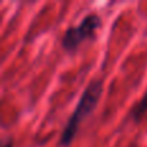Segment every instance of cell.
I'll use <instances>...</instances> for the list:
<instances>
[{
  "label": "cell",
  "instance_id": "2",
  "mask_svg": "<svg viewBox=\"0 0 147 147\" xmlns=\"http://www.w3.org/2000/svg\"><path fill=\"white\" fill-rule=\"evenodd\" d=\"M101 26V18L97 14H88L78 26L66 30L62 38V45L66 51H75L83 41L92 39Z\"/></svg>",
  "mask_w": 147,
  "mask_h": 147
},
{
  "label": "cell",
  "instance_id": "1",
  "mask_svg": "<svg viewBox=\"0 0 147 147\" xmlns=\"http://www.w3.org/2000/svg\"><path fill=\"white\" fill-rule=\"evenodd\" d=\"M101 94H102V83L99 80L92 81L85 88V90L83 92L80 99H79L78 105H76L75 110H74L72 115L70 116L69 121H67L66 127H65L63 132H62L61 136L62 146H69L70 142L75 138V134L78 132L79 127H80L81 121L96 109Z\"/></svg>",
  "mask_w": 147,
  "mask_h": 147
},
{
  "label": "cell",
  "instance_id": "3",
  "mask_svg": "<svg viewBox=\"0 0 147 147\" xmlns=\"http://www.w3.org/2000/svg\"><path fill=\"white\" fill-rule=\"evenodd\" d=\"M146 111H147V93L143 96V98L137 103V106H136V109L133 110L132 114H133V116H134L136 119H140V117L142 116Z\"/></svg>",
  "mask_w": 147,
  "mask_h": 147
}]
</instances>
